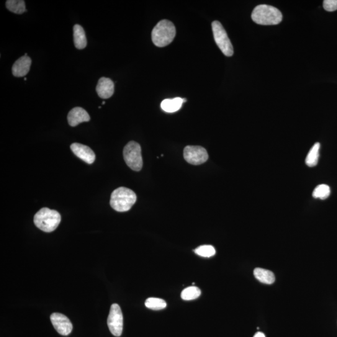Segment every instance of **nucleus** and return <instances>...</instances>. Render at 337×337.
I'll return each mask as SVG.
<instances>
[{
	"label": "nucleus",
	"instance_id": "nucleus-13",
	"mask_svg": "<svg viewBox=\"0 0 337 337\" xmlns=\"http://www.w3.org/2000/svg\"><path fill=\"white\" fill-rule=\"evenodd\" d=\"M32 60L28 56H23L15 61L12 67V73L15 77L27 75L30 71Z\"/></svg>",
	"mask_w": 337,
	"mask_h": 337
},
{
	"label": "nucleus",
	"instance_id": "nucleus-26",
	"mask_svg": "<svg viewBox=\"0 0 337 337\" xmlns=\"http://www.w3.org/2000/svg\"><path fill=\"white\" fill-rule=\"evenodd\" d=\"M24 79H25V81H27V78H25Z\"/></svg>",
	"mask_w": 337,
	"mask_h": 337
},
{
	"label": "nucleus",
	"instance_id": "nucleus-20",
	"mask_svg": "<svg viewBox=\"0 0 337 337\" xmlns=\"http://www.w3.org/2000/svg\"><path fill=\"white\" fill-rule=\"evenodd\" d=\"M330 194V188L328 185L320 184L316 186L312 193L313 197L315 199L324 200L327 199Z\"/></svg>",
	"mask_w": 337,
	"mask_h": 337
},
{
	"label": "nucleus",
	"instance_id": "nucleus-16",
	"mask_svg": "<svg viewBox=\"0 0 337 337\" xmlns=\"http://www.w3.org/2000/svg\"><path fill=\"white\" fill-rule=\"evenodd\" d=\"M254 274L259 281L266 284H272L275 282V275L273 272L268 270L256 268L254 270Z\"/></svg>",
	"mask_w": 337,
	"mask_h": 337
},
{
	"label": "nucleus",
	"instance_id": "nucleus-10",
	"mask_svg": "<svg viewBox=\"0 0 337 337\" xmlns=\"http://www.w3.org/2000/svg\"><path fill=\"white\" fill-rule=\"evenodd\" d=\"M71 149L78 158L85 163L89 164L94 163L96 156L93 151L88 146L79 143H73L71 145Z\"/></svg>",
	"mask_w": 337,
	"mask_h": 337
},
{
	"label": "nucleus",
	"instance_id": "nucleus-14",
	"mask_svg": "<svg viewBox=\"0 0 337 337\" xmlns=\"http://www.w3.org/2000/svg\"><path fill=\"white\" fill-rule=\"evenodd\" d=\"M74 43L78 50H83L87 46V39L83 28L79 25H75L73 27Z\"/></svg>",
	"mask_w": 337,
	"mask_h": 337
},
{
	"label": "nucleus",
	"instance_id": "nucleus-19",
	"mask_svg": "<svg viewBox=\"0 0 337 337\" xmlns=\"http://www.w3.org/2000/svg\"><path fill=\"white\" fill-rule=\"evenodd\" d=\"M146 307L151 310H159L164 309L167 306V303L161 298L150 297L148 298L145 302Z\"/></svg>",
	"mask_w": 337,
	"mask_h": 337
},
{
	"label": "nucleus",
	"instance_id": "nucleus-23",
	"mask_svg": "<svg viewBox=\"0 0 337 337\" xmlns=\"http://www.w3.org/2000/svg\"><path fill=\"white\" fill-rule=\"evenodd\" d=\"M324 9L327 12H334L337 10V0H325L323 1Z\"/></svg>",
	"mask_w": 337,
	"mask_h": 337
},
{
	"label": "nucleus",
	"instance_id": "nucleus-3",
	"mask_svg": "<svg viewBox=\"0 0 337 337\" xmlns=\"http://www.w3.org/2000/svg\"><path fill=\"white\" fill-rule=\"evenodd\" d=\"M137 196L135 192L127 187H121L113 192L110 204L118 212H127L135 204Z\"/></svg>",
	"mask_w": 337,
	"mask_h": 337
},
{
	"label": "nucleus",
	"instance_id": "nucleus-24",
	"mask_svg": "<svg viewBox=\"0 0 337 337\" xmlns=\"http://www.w3.org/2000/svg\"><path fill=\"white\" fill-rule=\"evenodd\" d=\"M254 337H266V335H264V334L262 332H257L256 334H255Z\"/></svg>",
	"mask_w": 337,
	"mask_h": 337
},
{
	"label": "nucleus",
	"instance_id": "nucleus-18",
	"mask_svg": "<svg viewBox=\"0 0 337 337\" xmlns=\"http://www.w3.org/2000/svg\"><path fill=\"white\" fill-rule=\"evenodd\" d=\"M7 9L15 14H22L27 11L25 3L22 0H9L6 2Z\"/></svg>",
	"mask_w": 337,
	"mask_h": 337
},
{
	"label": "nucleus",
	"instance_id": "nucleus-5",
	"mask_svg": "<svg viewBox=\"0 0 337 337\" xmlns=\"http://www.w3.org/2000/svg\"><path fill=\"white\" fill-rule=\"evenodd\" d=\"M123 156L127 165L135 171H140L143 168V161L141 148L135 141H130L123 150Z\"/></svg>",
	"mask_w": 337,
	"mask_h": 337
},
{
	"label": "nucleus",
	"instance_id": "nucleus-4",
	"mask_svg": "<svg viewBox=\"0 0 337 337\" xmlns=\"http://www.w3.org/2000/svg\"><path fill=\"white\" fill-rule=\"evenodd\" d=\"M61 220L60 213L46 207L41 209L34 216L35 226L45 233L55 231L60 224Z\"/></svg>",
	"mask_w": 337,
	"mask_h": 337
},
{
	"label": "nucleus",
	"instance_id": "nucleus-17",
	"mask_svg": "<svg viewBox=\"0 0 337 337\" xmlns=\"http://www.w3.org/2000/svg\"><path fill=\"white\" fill-rule=\"evenodd\" d=\"M320 144L316 143L312 146L306 157L305 163L310 168H313L318 164L319 158V151H320Z\"/></svg>",
	"mask_w": 337,
	"mask_h": 337
},
{
	"label": "nucleus",
	"instance_id": "nucleus-12",
	"mask_svg": "<svg viewBox=\"0 0 337 337\" xmlns=\"http://www.w3.org/2000/svg\"><path fill=\"white\" fill-rule=\"evenodd\" d=\"M115 84L111 79L102 77L99 79L96 86V92L102 99L110 98L114 94Z\"/></svg>",
	"mask_w": 337,
	"mask_h": 337
},
{
	"label": "nucleus",
	"instance_id": "nucleus-1",
	"mask_svg": "<svg viewBox=\"0 0 337 337\" xmlns=\"http://www.w3.org/2000/svg\"><path fill=\"white\" fill-rule=\"evenodd\" d=\"M251 17L255 23L261 25H278L282 20L279 10L267 5H260L255 8Z\"/></svg>",
	"mask_w": 337,
	"mask_h": 337
},
{
	"label": "nucleus",
	"instance_id": "nucleus-21",
	"mask_svg": "<svg viewBox=\"0 0 337 337\" xmlns=\"http://www.w3.org/2000/svg\"><path fill=\"white\" fill-rule=\"evenodd\" d=\"M201 294V291L199 288L191 286L186 288L181 292V298L184 300H194L199 297Z\"/></svg>",
	"mask_w": 337,
	"mask_h": 337
},
{
	"label": "nucleus",
	"instance_id": "nucleus-25",
	"mask_svg": "<svg viewBox=\"0 0 337 337\" xmlns=\"http://www.w3.org/2000/svg\"><path fill=\"white\" fill-rule=\"evenodd\" d=\"M102 104L104 105L105 104V102H102Z\"/></svg>",
	"mask_w": 337,
	"mask_h": 337
},
{
	"label": "nucleus",
	"instance_id": "nucleus-9",
	"mask_svg": "<svg viewBox=\"0 0 337 337\" xmlns=\"http://www.w3.org/2000/svg\"><path fill=\"white\" fill-rule=\"evenodd\" d=\"M50 319L55 330L61 335H68L73 330V324L66 316L60 313H53Z\"/></svg>",
	"mask_w": 337,
	"mask_h": 337
},
{
	"label": "nucleus",
	"instance_id": "nucleus-8",
	"mask_svg": "<svg viewBox=\"0 0 337 337\" xmlns=\"http://www.w3.org/2000/svg\"><path fill=\"white\" fill-rule=\"evenodd\" d=\"M184 157L187 163L192 165H200L209 158L206 149L197 146H187L184 148Z\"/></svg>",
	"mask_w": 337,
	"mask_h": 337
},
{
	"label": "nucleus",
	"instance_id": "nucleus-22",
	"mask_svg": "<svg viewBox=\"0 0 337 337\" xmlns=\"http://www.w3.org/2000/svg\"><path fill=\"white\" fill-rule=\"evenodd\" d=\"M194 253L203 257H211L215 254V250L212 246L205 245L195 249Z\"/></svg>",
	"mask_w": 337,
	"mask_h": 337
},
{
	"label": "nucleus",
	"instance_id": "nucleus-7",
	"mask_svg": "<svg viewBox=\"0 0 337 337\" xmlns=\"http://www.w3.org/2000/svg\"><path fill=\"white\" fill-rule=\"evenodd\" d=\"M107 325L110 333L115 336L122 335L123 329V315L120 305L114 303L110 307L107 317Z\"/></svg>",
	"mask_w": 337,
	"mask_h": 337
},
{
	"label": "nucleus",
	"instance_id": "nucleus-6",
	"mask_svg": "<svg viewBox=\"0 0 337 337\" xmlns=\"http://www.w3.org/2000/svg\"><path fill=\"white\" fill-rule=\"evenodd\" d=\"M212 28L213 37L218 47L225 56L229 57L232 56L234 55L233 46L224 28L219 22L214 21L212 23Z\"/></svg>",
	"mask_w": 337,
	"mask_h": 337
},
{
	"label": "nucleus",
	"instance_id": "nucleus-15",
	"mask_svg": "<svg viewBox=\"0 0 337 337\" xmlns=\"http://www.w3.org/2000/svg\"><path fill=\"white\" fill-rule=\"evenodd\" d=\"M184 102V99L181 98V97L166 99L162 101L161 106L162 109L166 113H175L181 109L182 105Z\"/></svg>",
	"mask_w": 337,
	"mask_h": 337
},
{
	"label": "nucleus",
	"instance_id": "nucleus-11",
	"mask_svg": "<svg viewBox=\"0 0 337 337\" xmlns=\"http://www.w3.org/2000/svg\"><path fill=\"white\" fill-rule=\"evenodd\" d=\"M89 120V115L83 108L76 107L68 113V122L72 127H75L83 122H88Z\"/></svg>",
	"mask_w": 337,
	"mask_h": 337
},
{
	"label": "nucleus",
	"instance_id": "nucleus-2",
	"mask_svg": "<svg viewBox=\"0 0 337 337\" xmlns=\"http://www.w3.org/2000/svg\"><path fill=\"white\" fill-rule=\"evenodd\" d=\"M176 34V28L173 23L168 20H161L153 28L152 41L158 47H164L172 43Z\"/></svg>",
	"mask_w": 337,
	"mask_h": 337
}]
</instances>
